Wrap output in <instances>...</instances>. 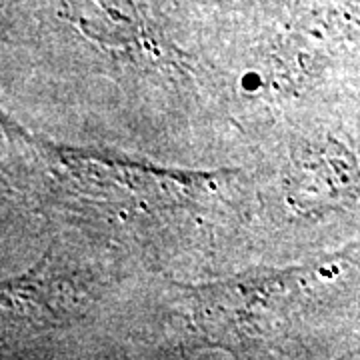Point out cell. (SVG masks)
<instances>
[{"label": "cell", "instance_id": "obj_3", "mask_svg": "<svg viewBox=\"0 0 360 360\" xmlns=\"http://www.w3.org/2000/svg\"><path fill=\"white\" fill-rule=\"evenodd\" d=\"M46 270V260L28 276L4 283V298H11V309L25 304L28 314L40 322L56 324L63 319H72L86 307L89 295L75 274H54Z\"/></svg>", "mask_w": 360, "mask_h": 360}, {"label": "cell", "instance_id": "obj_2", "mask_svg": "<svg viewBox=\"0 0 360 360\" xmlns=\"http://www.w3.org/2000/svg\"><path fill=\"white\" fill-rule=\"evenodd\" d=\"M354 158L335 141L309 142L292 155L284 179L286 200L298 212H319L347 202L356 194Z\"/></svg>", "mask_w": 360, "mask_h": 360}, {"label": "cell", "instance_id": "obj_1", "mask_svg": "<svg viewBox=\"0 0 360 360\" xmlns=\"http://www.w3.org/2000/svg\"><path fill=\"white\" fill-rule=\"evenodd\" d=\"M314 281L312 269H296L281 274L234 278L229 283L198 286L194 290L198 302V319L210 333L248 338L255 330L283 319L286 309L298 300Z\"/></svg>", "mask_w": 360, "mask_h": 360}]
</instances>
